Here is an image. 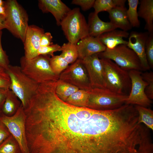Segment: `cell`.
<instances>
[{"instance_id": "277c9868", "label": "cell", "mask_w": 153, "mask_h": 153, "mask_svg": "<svg viewBox=\"0 0 153 153\" xmlns=\"http://www.w3.org/2000/svg\"><path fill=\"white\" fill-rule=\"evenodd\" d=\"M5 1L6 29L24 42L29 26L28 15L16 0H7Z\"/></svg>"}, {"instance_id": "4dcf8cb0", "label": "cell", "mask_w": 153, "mask_h": 153, "mask_svg": "<svg viewBox=\"0 0 153 153\" xmlns=\"http://www.w3.org/2000/svg\"><path fill=\"white\" fill-rule=\"evenodd\" d=\"M141 75L147 83L145 89V94L147 97L152 100L153 99V72L147 71L142 73Z\"/></svg>"}, {"instance_id": "5bb4252c", "label": "cell", "mask_w": 153, "mask_h": 153, "mask_svg": "<svg viewBox=\"0 0 153 153\" xmlns=\"http://www.w3.org/2000/svg\"><path fill=\"white\" fill-rule=\"evenodd\" d=\"M44 33V29L38 26L34 25L28 26L23 42L24 56L26 58L30 59L37 56L41 38Z\"/></svg>"}, {"instance_id": "f546056e", "label": "cell", "mask_w": 153, "mask_h": 153, "mask_svg": "<svg viewBox=\"0 0 153 153\" xmlns=\"http://www.w3.org/2000/svg\"><path fill=\"white\" fill-rule=\"evenodd\" d=\"M50 64L53 71L58 77L69 65V63L60 55L50 57Z\"/></svg>"}, {"instance_id": "e575fe53", "label": "cell", "mask_w": 153, "mask_h": 153, "mask_svg": "<svg viewBox=\"0 0 153 153\" xmlns=\"http://www.w3.org/2000/svg\"><path fill=\"white\" fill-rule=\"evenodd\" d=\"M95 1V0H73L71 3L79 5L83 10L86 11L93 7Z\"/></svg>"}, {"instance_id": "8fae6325", "label": "cell", "mask_w": 153, "mask_h": 153, "mask_svg": "<svg viewBox=\"0 0 153 153\" xmlns=\"http://www.w3.org/2000/svg\"><path fill=\"white\" fill-rule=\"evenodd\" d=\"M128 72L131 81V89L125 104L148 108L151 105L152 101L145 94L147 83L142 77V72L134 70Z\"/></svg>"}, {"instance_id": "ffe728a7", "label": "cell", "mask_w": 153, "mask_h": 153, "mask_svg": "<svg viewBox=\"0 0 153 153\" xmlns=\"http://www.w3.org/2000/svg\"><path fill=\"white\" fill-rule=\"evenodd\" d=\"M139 3L138 16L144 20V29L149 34L153 33V0H141Z\"/></svg>"}, {"instance_id": "9c48e42d", "label": "cell", "mask_w": 153, "mask_h": 153, "mask_svg": "<svg viewBox=\"0 0 153 153\" xmlns=\"http://www.w3.org/2000/svg\"><path fill=\"white\" fill-rule=\"evenodd\" d=\"M0 120L18 143L22 153H29L26 133V114L22 104L11 116H7L1 112Z\"/></svg>"}, {"instance_id": "8992f818", "label": "cell", "mask_w": 153, "mask_h": 153, "mask_svg": "<svg viewBox=\"0 0 153 153\" xmlns=\"http://www.w3.org/2000/svg\"><path fill=\"white\" fill-rule=\"evenodd\" d=\"M87 108L99 110L118 108L125 104L128 96L117 94L106 88H92L88 91Z\"/></svg>"}, {"instance_id": "484cf974", "label": "cell", "mask_w": 153, "mask_h": 153, "mask_svg": "<svg viewBox=\"0 0 153 153\" xmlns=\"http://www.w3.org/2000/svg\"><path fill=\"white\" fill-rule=\"evenodd\" d=\"M128 8L126 13L128 20L132 27H139L140 25L137 11L139 0H128Z\"/></svg>"}, {"instance_id": "83f0119b", "label": "cell", "mask_w": 153, "mask_h": 153, "mask_svg": "<svg viewBox=\"0 0 153 153\" xmlns=\"http://www.w3.org/2000/svg\"><path fill=\"white\" fill-rule=\"evenodd\" d=\"M149 135L148 129L143 127L137 153H153V144Z\"/></svg>"}, {"instance_id": "cb8c5ba5", "label": "cell", "mask_w": 153, "mask_h": 153, "mask_svg": "<svg viewBox=\"0 0 153 153\" xmlns=\"http://www.w3.org/2000/svg\"><path fill=\"white\" fill-rule=\"evenodd\" d=\"M78 89L74 86L58 80L57 82L55 92L60 99L65 102L71 95Z\"/></svg>"}, {"instance_id": "9a60e30c", "label": "cell", "mask_w": 153, "mask_h": 153, "mask_svg": "<svg viewBox=\"0 0 153 153\" xmlns=\"http://www.w3.org/2000/svg\"><path fill=\"white\" fill-rule=\"evenodd\" d=\"M38 5L42 12L52 14L58 26L71 10L60 0H39Z\"/></svg>"}, {"instance_id": "d6986e66", "label": "cell", "mask_w": 153, "mask_h": 153, "mask_svg": "<svg viewBox=\"0 0 153 153\" xmlns=\"http://www.w3.org/2000/svg\"><path fill=\"white\" fill-rule=\"evenodd\" d=\"M127 9L124 6L116 7L108 12L110 22L116 28L128 31L132 29L127 15Z\"/></svg>"}, {"instance_id": "ab89813d", "label": "cell", "mask_w": 153, "mask_h": 153, "mask_svg": "<svg viewBox=\"0 0 153 153\" xmlns=\"http://www.w3.org/2000/svg\"><path fill=\"white\" fill-rule=\"evenodd\" d=\"M4 29H6L5 16L0 15V31Z\"/></svg>"}, {"instance_id": "7a4b0ae2", "label": "cell", "mask_w": 153, "mask_h": 153, "mask_svg": "<svg viewBox=\"0 0 153 153\" xmlns=\"http://www.w3.org/2000/svg\"><path fill=\"white\" fill-rule=\"evenodd\" d=\"M50 56L39 55L30 59L24 56L20 60V67L26 75L39 84L57 81L59 77L53 71L50 64Z\"/></svg>"}, {"instance_id": "30bf717a", "label": "cell", "mask_w": 153, "mask_h": 153, "mask_svg": "<svg viewBox=\"0 0 153 153\" xmlns=\"http://www.w3.org/2000/svg\"><path fill=\"white\" fill-rule=\"evenodd\" d=\"M59 80L74 86L79 89L89 91L92 88L82 60L79 59L69 65L61 73Z\"/></svg>"}, {"instance_id": "f1b7e54d", "label": "cell", "mask_w": 153, "mask_h": 153, "mask_svg": "<svg viewBox=\"0 0 153 153\" xmlns=\"http://www.w3.org/2000/svg\"><path fill=\"white\" fill-rule=\"evenodd\" d=\"M0 153H22L18 143L11 135L0 144Z\"/></svg>"}, {"instance_id": "ee69618b", "label": "cell", "mask_w": 153, "mask_h": 153, "mask_svg": "<svg viewBox=\"0 0 153 153\" xmlns=\"http://www.w3.org/2000/svg\"><path fill=\"white\" fill-rule=\"evenodd\" d=\"M1 112H1V110L0 109V114Z\"/></svg>"}, {"instance_id": "8d00e7d4", "label": "cell", "mask_w": 153, "mask_h": 153, "mask_svg": "<svg viewBox=\"0 0 153 153\" xmlns=\"http://www.w3.org/2000/svg\"><path fill=\"white\" fill-rule=\"evenodd\" d=\"M52 38L53 37L50 32H44L41 38L40 46H47L53 44L52 42Z\"/></svg>"}, {"instance_id": "7402d4cb", "label": "cell", "mask_w": 153, "mask_h": 153, "mask_svg": "<svg viewBox=\"0 0 153 153\" xmlns=\"http://www.w3.org/2000/svg\"><path fill=\"white\" fill-rule=\"evenodd\" d=\"M89 96L88 91L79 89L71 95L65 102L75 107H87Z\"/></svg>"}, {"instance_id": "7bdbcfd3", "label": "cell", "mask_w": 153, "mask_h": 153, "mask_svg": "<svg viewBox=\"0 0 153 153\" xmlns=\"http://www.w3.org/2000/svg\"><path fill=\"white\" fill-rule=\"evenodd\" d=\"M5 71L2 68H0V72Z\"/></svg>"}, {"instance_id": "ba28073f", "label": "cell", "mask_w": 153, "mask_h": 153, "mask_svg": "<svg viewBox=\"0 0 153 153\" xmlns=\"http://www.w3.org/2000/svg\"><path fill=\"white\" fill-rule=\"evenodd\" d=\"M100 58L110 59L120 67L129 71L132 70L143 71L139 58L135 53L127 45H118L112 49L98 54Z\"/></svg>"}, {"instance_id": "2e32d148", "label": "cell", "mask_w": 153, "mask_h": 153, "mask_svg": "<svg viewBox=\"0 0 153 153\" xmlns=\"http://www.w3.org/2000/svg\"><path fill=\"white\" fill-rule=\"evenodd\" d=\"M76 45L78 59L82 60L94 54L103 52L106 49L98 37L89 35L80 40Z\"/></svg>"}, {"instance_id": "4fadbf2b", "label": "cell", "mask_w": 153, "mask_h": 153, "mask_svg": "<svg viewBox=\"0 0 153 153\" xmlns=\"http://www.w3.org/2000/svg\"><path fill=\"white\" fill-rule=\"evenodd\" d=\"M149 33L147 32L132 31L129 33L127 46L137 54L140 60L143 71H147L150 68L145 54V46Z\"/></svg>"}, {"instance_id": "b9f144b4", "label": "cell", "mask_w": 153, "mask_h": 153, "mask_svg": "<svg viewBox=\"0 0 153 153\" xmlns=\"http://www.w3.org/2000/svg\"><path fill=\"white\" fill-rule=\"evenodd\" d=\"M5 1L2 0H0V6L4 7Z\"/></svg>"}, {"instance_id": "3957f363", "label": "cell", "mask_w": 153, "mask_h": 153, "mask_svg": "<svg viewBox=\"0 0 153 153\" xmlns=\"http://www.w3.org/2000/svg\"><path fill=\"white\" fill-rule=\"evenodd\" d=\"M6 72L10 80L9 89L18 97L25 109L39 84L24 74L20 66L10 65Z\"/></svg>"}, {"instance_id": "60d3db41", "label": "cell", "mask_w": 153, "mask_h": 153, "mask_svg": "<svg viewBox=\"0 0 153 153\" xmlns=\"http://www.w3.org/2000/svg\"><path fill=\"white\" fill-rule=\"evenodd\" d=\"M0 15L5 16V10L4 7L0 6Z\"/></svg>"}, {"instance_id": "d590c367", "label": "cell", "mask_w": 153, "mask_h": 153, "mask_svg": "<svg viewBox=\"0 0 153 153\" xmlns=\"http://www.w3.org/2000/svg\"><path fill=\"white\" fill-rule=\"evenodd\" d=\"M10 83V78L6 71L0 72V88L9 89Z\"/></svg>"}, {"instance_id": "5b68a950", "label": "cell", "mask_w": 153, "mask_h": 153, "mask_svg": "<svg viewBox=\"0 0 153 153\" xmlns=\"http://www.w3.org/2000/svg\"><path fill=\"white\" fill-rule=\"evenodd\" d=\"M100 59L104 70L106 88L115 93L128 95L131 89L128 71L110 59Z\"/></svg>"}, {"instance_id": "836d02e7", "label": "cell", "mask_w": 153, "mask_h": 153, "mask_svg": "<svg viewBox=\"0 0 153 153\" xmlns=\"http://www.w3.org/2000/svg\"><path fill=\"white\" fill-rule=\"evenodd\" d=\"M3 32L0 31V68H2L5 71H6L8 69L10 65V61L8 56L7 55L5 51L3 48L1 39Z\"/></svg>"}, {"instance_id": "7c38bea8", "label": "cell", "mask_w": 153, "mask_h": 153, "mask_svg": "<svg viewBox=\"0 0 153 153\" xmlns=\"http://www.w3.org/2000/svg\"><path fill=\"white\" fill-rule=\"evenodd\" d=\"M82 60L92 88H106L104 69L98 54L86 57Z\"/></svg>"}, {"instance_id": "d4e9b609", "label": "cell", "mask_w": 153, "mask_h": 153, "mask_svg": "<svg viewBox=\"0 0 153 153\" xmlns=\"http://www.w3.org/2000/svg\"><path fill=\"white\" fill-rule=\"evenodd\" d=\"M135 107L139 114V123H143L147 127L153 130V111L150 108L135 105Z\"/></svg>"}, {"instance_id": "52a82bcc", "label": "cell", "mask_w": 153, "mask_h": 153, "mask_svg": "<svg viewBox=\"0 0 153 153\" xmlns=\"http://www.w3.org/2000/svg\"><path fill=\"white\" fill-rule=\"evenodd\" d=\"M60 26L68 42L76 44L89 36L88 23L79 8L71 10L61 22Z\"/></svg>"}, {"instance_id": "e0dca14e", "label": "cell", "mask_w": 153, "mask_h": 153, "mask_svg": "<svg viewBox=\"0 0 153 153\" xmlns=\"http://www.w3.org/2000/svg\"><path fill=\"white\" fill-rule=\"evenodd\" d=\"M129 35L127 31L116 29L105 33L97 37L106 49H112L120 45H127L128 41L124 38H128Z\"/></svg>"}, {"instance_id": "74e56055", "label": "cell", "mask_w": 153, "mask_h": 153, "mask_svg": "<svg viewBox=\"0 0 153 153\" xmlns=\"http://www.w3.org/2000/svg\"><path fill=\"white\" fill-rule=\"evenodd\" d=\"M10 135L7 127L0 120V144Z\"/></svg>"}, {"instance_id": "4316f807", "label": "cell", "mask_w": 153, "mask_h": 153, "mask_svg": "<svg viewBox=\"0 0 153 153\" xmlns=\"http://www.w3.org/2000/svg\"><path fill=\"white\" fill-rule=\"evenodd\" d=\"M62 52L60 54L67 62L71 64L78 59V54L76 44L68 42L61 46Z\"/></svg>"}, {"instance_id": "ac0fdd59", "label": "cell", "mask_w": 153, "mask_h": 153, "mask_svg": "<svg viewBox=\"0 0 153 153\" xmlns=\"http://www.w3.org/2000/svg\"><path fill=\"white\" fill-rule=\"evenodd\" d=\"M88 23L89 35L98 37L106 32L117 29L110 22H105L99 17L95 12L89 15Z\"/></svg>"}, {"instance_id": "44dd1931", "label": "cell", "mask_w": 153, "mask_h": 153, "mask_svg": "<svg viewBox=\"0 0 153 153\" xmlns=\"http://www.w3.org/2000/svg\"><path fill=\"white\" fill-rule=\"evenodd\" d=\"M21 105L20 100L9 89L1 109L2 112L7 116H11L16 113Z\"/></svg>"}, {"instance_id": "6da1fadb", "label": "cell", "mask_w": 153, "mask_h": 153, "mask_svg": "<svg viewBox=\"0 0 153 153\" xmlns=\"http://www.w3.org/2000/svg\"><path fill=\"white\" fill-rule=\"evenodd\" d=\"M26 129L30 153H109L114 139L107 111L69 105L54 89L34 102Z\"/></svg>"}, {"instance_id": "f35d334b", "label": "cell", "mask_w": 153, "mask_h": 153, "mask_svg": "<svg viewBox=\"0 0 153 153\" xmlns=\"http://www.w3.org/2000/svg\"><path fill=\"white\" fill-rule=\"evenodd\" d=\"M9 88H0V109H1L5 100Z\"/></svg>"}, {"instance_id": "d6a6232c", "label": "cell", "mask_w": 153, "mask_h": 153, "mask_svg": "<svg viewBox=\"0 0 153 153\" xmlns=\"http://www.w3.org/2000/svg\"><path fill=\"white\" fill-rule=\"evenodd\" d=\"M61 51V46L57 44H53L47 46H40L38 51L37 56L44 55L52 57L54 56V52Z\"/></svg>"}, {"instance_id": "1f68e13d", "label": "cell", "mask_w": 153, "mask_h": 153, "mask_svg": "<svg viewBox=\"0 0 153 153\" xmlns=\"http://www.w3.org/2000/svg\"><path fill=\"white\" fill-rule=\"evenodd\" d=\"M145 54L150 69L153 68V33L149 34L146 41Z\"/></svg>"}, {"instance_id": "603a6c76", "label": "cell", "mask_w": 153, "mask_h": 153, "mask_svg": "<svg viewBox=\"0 0 153 153\" xmlns=\"http://www.w3.org/2000/svg\"><path fill=\"white\" fill-rule=\"evenodd\" d=\"M126 0H96L93 7L94 12L98 14L103 11L108 12L113 8L119 6H125Z\"/></svg>"}]
</instances>
